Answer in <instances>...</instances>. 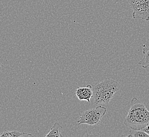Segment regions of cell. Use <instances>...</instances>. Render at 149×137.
Returning a JSON list of instances; mask_svg holds the SVG:
<instances>
[{
	"instance_id": "6da1fadb",
	"label": "cell",
	"mask_w": 149,
	"mask_h": 137,
	"mask_svg": "<svg viewBox=\"0 0 149 137\" xmlns=\"http://www.w3.org/2000/svg\"><path fill=\"white\" fill-rule=\"evenodd\" d=\"M149 123V110L136 98H133L129 111L124 120L125 126L130 129L142 130Z\"/></svg>"
},
{
	"instance_id": "7a4b0ae2",
	"label": "cell",
	"mask_w": 149,
	"mask_h": 137,
	"mask_svg": "<svg viewBox=\"0 0 149 137\" xmlns=\"http://www.w3.org/2000/svg\"><path fill=\"white\" fill-rule=\"evenodd\" d=\"M120 83L110 78H106L100 82L95 83L92 86L94 103H109L115 94L120 90Z\"/></svg>"
},
{
	"instance_id": "3957f363",
	"label": "cell",
	"mask_w": 149,
	"mask_h": 137,
	"mask_svg": "<svg viewBox=\"0 0 149 137\" xmlns=\"http://www.w3.org/2000/svg\"><path fill=\"white\" fill-rule=\"evenodd\" d=\"M107 109L103 106H98L96 108L90 109L83 112L80 115L79 119L77 121L78 126L86 124L89 126H97L102 118L106 114Z\"/></svg>"
},
{
	"instance_id": "277c9868",
	"label": "cell",
	"mask_w": 149,
	"mask_h": 137,
	"mask_svg": "<svg viewBox=\"0 0 149 137\" xmlns=\"http://www.w3.org/2000/svg\"><path fill=\"white\" fill-rule=\"evenodd\" d=\"M130 6L133 10L132 17L149 20V0H128Z\"/></svg>"
},
{
	"instance_id": "5b68a950",
	"label": "cell",
	"mask_w": 149,
	"mask_h": 137,
	"mask_svg": "<svg viewBox=\"0 0 149 137\" xmlns=\"http://www.w3.org/2000/svg\"><path fill=\"white\" fill-rule=\"evenodd\" d=\"M75 93L79 100L86 101L90 103L93 95L92 86L88 84L86 87H78L76 90Z\"/></svg>"
},
{
	"instance_id": "8992f818",
	"label": "cell",
	"mask_w": 149,
	"mask_h": 137,
	"mask_svg": "<svg viewBox=\"0 0 149 137\" xmlns=\"http://www.w3.org/2000/svg\"><path fill=\"white\" fill-rule=\"evenodd\" d=\"M33 136L30 134L26 132H20L17 130L8 131L6 130L0 134V137H29Z\"/></svg>"
},
{
	"instance_id": "52a82bcc",
	"label": "cell",
	"mask_w": 149,
	"mask_h": 137,
	"mask_svg": "<svg viewBox=\"0 0 149 137\" xmlns=\"http://www.w3.org/2000/svg\"><path fill=\"white\" fill-rule=\"evenodd\" d=\"M143 57L138 62V64L143 68H146L149 66V47L142 44Z\"/></svg>"
},
{
	"instance_id": "ba28073f",
	"label": "cell",
	"mask_w": 149,
	"mask_h": 137,
	"mask_svg": "<svg viewBox=\"0 0 149 137\" xmlns=\"http://www.w3.org/2000/svg\"><path fill=\"white\" fill-rule=\"evenodd\" d=\"M63 127L60 125L59 123L56 122L52 127L50 131L46 134V137H63L60 133V131L62 130Z\"/></svg>"
},
{
	"instance_id": "9c48e42d",
	"label": "cell",
	"mask_w": 149,
	"mask_h": 137,
	"mask_svg": "<svg viewBox=\"0 0 149 137\" xmlns=\"http://www.w3.org/2000/svg\"><path fill=\"white\" fill-rule=\"evenodd\" d=\"M125 136L130 137H149V135L143 130L141 129H130L129 131V134Z\"/></svg>"
},
{
	"instance_id": "30bf717a",
	"label": "cell",
	"mask_w": 149,
	"mask_h": 137,
	"mask_svg": "<svg viewBox=\"0 0 149 137\" xmlns=\"http://www.w3.org/2000/svg\"><path fill=\"white\" fill-rule=\"evenodd\" d=\"M142 130H143L144 131L146 132L147 134L149 136V123L147 125V126L144 127L143 129H142Z\"/></svg>"
},
{
	"instance_id": "8fae6325",
	"label": "cell",
	"mask_w": 149,
	"mask_h": 137,
	"mask_svg": "<svg viewBox=\"0 0 149 137\" xmlns=\"http://www.w3.org/2000/svg\"><path fill=\"white\" fill-rule=\"evenodd\" d=\"M1 68H2V64L0 63V70H1Z\"/></svg>"
}]
</instances>
